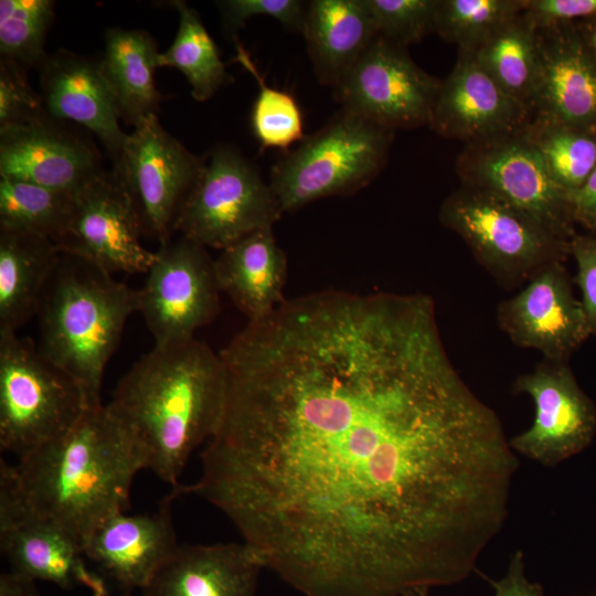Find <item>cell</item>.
Here are the masks:
<instances>
[{"mask_svg":"<svg viewBox=\"0 0 596 596\" xmlns=\"http://www.w3.org/2000/svg\"><path fill=\"white\" fill-rule=\"evenodd\" d=\"M227 398L185 486L304 596L460 583L502 530L519 467L424 294L285 300L220 351Z\"/></svg>","mask_w":596,"mask_h":596,"instance_id":"6da1fadb","label":"cell"},{"mask_svg":"<svg viewBox=\"0 0 596 596\" xmlns=\"http://www.w3.org/2000/svg\"><path fill=\"white\" fill-rule=\"evenodd\" d=\"M226 398L220 352L193 338L153 345L120 379L108 406L142 447L148 469L174 487L191 454L217 433Z\"/></svg>","mask_w":596,"mask_h":596,"instance_id":"7a4b0ae2","label":"cell"},{"mask_svg":"<svg viewBox=\"0 0 596 596\" xmlns=\"http://www.w3.org/2000/svg\"><path fill=\"white\" fill-rule=\"evenodd\" d=\"M12 467L28 508L84 545L102 523L126 510L134 478L148 461L128 427L102 404Z\"/></svg>","mask_w":596,"mask_h":596,"instance_id":"3957f363","label":"cell"},{"mask_svg":"<svg viewBox=\"0 0 596 596\" xmlns=\"http://www.w3.org/2000/svg\"><path fill=\"white\" fill-rule=\"evenodd\" d=\"M139 310V291L111 274L61 253L39 318L40 351L79 386L88 407L102 405L104 372L128 318Z\"/></svg>","mask_w":596,"mask_h":596,"instance_id":"277c9868","label":"cell"},{"mask_svg":"<svg viewBox=\"0 0 596 596\" xmlns=\"http://www.w3.org/2000/svg\"><path fill=\"white\" fill-rule=\"evenodd\" d=\"M393 137L394 130L341 108L274 164L269 184L281 212L366 187L385 167Z\"/></svg>","mask_w":596,"mask_h":596,"instance_id":"5b68a950","label":"cell"},{"mask_svg":"<svg viewBox=\"0 0 596 596\" xmlns=\"http://www.w3.org/2000/svg\"><path fill=\"white\" fill-rule=\"evenodd\" d=\"M440 223L457 233L477 262L507 289L528 283L545 267L565 263L571 241L503 199L462 184L439 209Z\"/></svg>","mask_w":596,"mask_h":596,"instance_id":"8992f818","label":"cell"},{"mask_svg":"<svg viewBox=\"0 0 596 596\" xmlns=\"http://www.w3.org/2000/svg\"><path fill=\"white\" fill-rule=\"evenodd\" d=\"M89 408L77 383L17 332H0V446L19 458L66 433Z\"/></svg>","mask_w":596,"mask_h":596,"instance_id":"52a82bcc","label":"cell"},{"mask_svg":"<svg viewBox=\"0 0 596 596\" xmlns=\"http://www.w3.org/2000/svg\"><path fill=\"white\" fill-rule=\"evenodd\" d=\"M281 215L270 184L256 166L235 147L219 145L204 156L177 233L221 251L258 228L273 226Z\"/></svg>","mask_w":596,"mask_h":596,"instance_id":"ba28073f","label":"cell"},{"mask_svg":"<svg viewBox=\"0 0 596 596\" xmlns=\"http://www.w3.org/2000/svg\"><path fill=\"white\" fill-rule=\"evenodd\" d=\"M203 162L204 157L189 151L161 126L158 115L134 126L113 170L131 198L143 236L160 245L173 237Z\"/></svg>","mask_w":596,"mask_h":596,"instance_id":"9c48e42d","label":"cell"},{"mask_svg":"<svg viewBox=\"0 0 596 596\" xmlns=\"http://www.w3.org/2000/svg\"><path fill=\"white\" fill-rule=\"evenodd\" d=\"M139 291V310L155 345L194 338L219 313L222 292L214 259L206 248L182 235L155 252Z\"/></svg>","mask_w":596,"mask_h":596,"instance_id":"30bf717a","label":"cell"},{"mask_svg":"<svg viewBox=\"0 0 596 596\" xmlns=\"http://www.w3.org/2000/svg\"><path fill=\"white\" fill-rule=\"evenodd\" d=\"M456 172L462 184L503 199L557 236L571 241L577 233L567 194L521 131L466 143L457 158Z\"/></svg>","mask_w":596,"mask_h":596,"instance_id":"8fae6325","label":"cell"},{"mask_svg":"<svg viewBox=\"0 0 596 596\" xmlns=\"http://www.w3.org/2000/svg\"><path fill=\"white\" fill-rule=\"evenodd\" d=\"M440 83L406 47L377 35L332 89L341 108L395 130L428 126Z\"/></svg>","mask_w":596,"mask_h":596,"instance_id":"7c38bea8","label":"cell"},{"mask_svg":"<svg viewBox=\"0 0 596 596\" xmlns=\"http://www.w3.org/2000/svg\"><path fill=\"white\" fill-rule=\"evenodd\" d=\"M0 546L12 572L63 589L86 588L109 596L106 578L86 564L82 543L56 523L32 512L23 501L12 465L0 460Z\"/></svg>","mask_w":596,"mask_h":596,"instance_id":"4fadbf2b","label":"cell"},{"mask_svg":"<svg viewBox=\"0 0 596 596\" xmlns=\"http://www.w3.org/2000/svg\"><path fill=\"white\" fill-rule=\"evenodd\" d=\"M142 236L131 198L111 169L73 194L70 222L56 247L111 275L146 274L155 252L143 246Z\"/></svg>","mask_w":596,"mask_h":596,"instance_id":"5bb4252c","label":"cell"},{"mask_svg":"<svg viewBox=\"0 0 596 596\" xmlns=\"http://www.w3.org/2000/svg\"><path fill=\"white\" fill-rule=\"evenodd\" d=\"M517 394L529 395L534 419L509 439L525 458L553 467L587 448L596 434V406L578 385L567 361L543 359L512 384Z\"/></svg>","mask_w":596,"mask_h":596,"instance_id":"9a60e30c","label":"cell"},{"mask_svg":"<svg viewBox=\"0 0 596 596\" xmlns=\"http://www.w3.org/2000/svg\"><path fill=\"white\" fill-rule=\"evenodd\" d=\"M103 171L94 142L46 111L0 127V177L74 194Z\"/></svg>","mask_w":596,"mask_h":596,"instance_id":"2e32d148","label":"cell"},{"mask_svg":"<svg viewBox=\"0 0 596 596\" xmlns=\"http://www.w3.org/2000/svg\"><path fill=\"white\" fill-rule=\"evenodd\" d=\"M564 264L545 267L497 307L498 324L514 344L552 361H567L592 336Z\"/></svg>","mask_w":596,"mask_h":596,"instance_id":"e0dca14e","label":"cell"},{"mask_svg":"<svg viewBox=\"0 0 596 596\" xmlns=\"http://www.w3.org/2000/svg\"><path fill=\"white\" fill-rule=\"evenodd\" d=\"M532 118L531 109L507 94L482 68L473 52L458 50L441 81L428 127L466 143L514 135Z\"/></svg>","mask_w":596,"mask_h":596,"instance_id":"ac0fdd59","label":"cell"},{"mask_svg":"<svg viewBox=\"0 0 596 596\" xmlns=\"http://www.w3.org/2000/svg\"><path fill=\"white\" fill-rule=\"evenodd\" d=\"M183 493V485L174 486L155 512L106 520L85 541L86 558L121 589L142 590L179 547L171 508Z\"/></svg>","mask_w":596,"mask_h":596,"instance_id":"d6986e66","label":"cell"},{"mask_svg":"<svg viewBox=\"0 0 596 596\" xmlns=\"http://www.w3.org/2000/svg\"><path fill=\"white\" fill-rule=\"evenodd\" d=\"M540 77L532 117L596 134V60L576 22L538 28Z\"/></svg>","mask_w":596,"mask_h":596,"instance_id":"ffe728a7","label":"cell"},{"mask_svg":"<svg viewBox=\"0 0 596 596\" xmlns=\"http://www.w3.org/2000/svg\"><path fill=\"white\" fill-rule=\"evenodd\" d=\"M46 113L93 132L115 161L127 140L113 91L99 60L67 50L49 54L38 70Z\"/></svg>","mask_w":596,"mask_h":596,"instance_id":"44dd1931","label":"cell"},{"mask_svg":"<svg viewBox=\"0 0 596 596\" xmlns=\"http://www.w3.org/2000/svg\"><path fill=\"white\" fill-rule=\"evenodd\" d=\"M247 543L184 544L142 589L143 596H255L260 571Z\"/></svg>","mask_w":596,"mask_h":596,"instance_id":"7402d4cb","label":"cell"},{"mask_svg":"<svg viewBox=\"0 0 596 596\" xmlns=\"http://www.w3.org/2000/svg\"><path fill=\"white\" fill-rule=\"evenodd\" d=\"M287 257L273 226L258 228L227 247L214 259L219 287L248 321L260 319L286 299Z\"/></svg>","mask_w":596,"mask_h":596,"instance_id":"603a6c76","label":"cell"},{"mask_svg":"<svg viewBox=\"0 0 596 596\" xmlns=\"http://www.w3.org/2000/svg\"><path fill=\"white\" fill-rule=\"evenodd\" d=\"M302 34L317 79L332 88L379 35L365 0L310 1Z\"/></svg>","mask_w":596,"mask_h":596,"instance_id":"cb8c5ba5","label":"cell"},{"mask_svg":"<svg viewBox=\"0 0 596 596\" xmlns=\"http://www.w3.org/2000/svg\"><path fill=\"white\" fill-rule=\"evenodd\" d=\"M60 259L50 240L0 228V332H17L38 315Z\"/></svg>","mask_w":596,"mask_h":596,"instance_id":"d4e9b609","label":"cell"},{"mask_svg":"<svg viewBox=\"0 0 596 596\" xmlns=\"http://www.w3.org/2000/svg\"><path fill=\"white\" fill-rule=\"evenodd\" d=\"M100 68L116 99L120 120L135 126L141 118L157 115L161 95L156 86L157 43L146 31L107 29Z\"/></svg>","mask_w":596,"mask_h":596,"instance_id":"484cf974","label":"cell"},{"mask_svg":"<svg viewBox=\"0 0 596 596\" xmlns=\"http://www.w3.org/2000/svg\"><path fill=\"white\" fill-rule=\"evenodd\" d=\"M475 55L507 94L532 111L540 77V46L538 28L523 11L503 23Z\"/></svg>","mask_w":596,"mask_h":596,"instance_id":"4316f807","label":"cell"},{"mask_svg":"<svg viewBox=\"0 0 596 596\" xmlns=\"http://www.w3.org/2000/svg\"><path fill=\"white\" fill-rule=\"evenodd\" d=\"M170 4L179 14V26L173 43L159 54L158 65L180 71L191 86L192 97L207 100L233 78L198 11L182 0Z\"/></svg>","mask_w":596,"mask_h":596,"instance_id":"83f0119b","label":"cell"},{"mask_svg":"<svg viewBox=\"0 0 596 596\" xmlns=\"http://www.w3.org/2000/svg\"><path fill=\"white\" fill-rule=\"evenodd\" d=\"M521 134L566 194L579 189L596 168L595 132L532 117Z\"/></svg>","mask_w":596,"mask_h":596,"instance_id":"f1b7e54d","label":"cell"},{"mask_svg":"<svg viewBox=\"0 0 596 596\" xmlns=\"http://www.w3.org/2000/svg\"><path fill=\"white\" fill-rule=\"evenodd\" d=\"M73 194L0 177V228L25 231L56 244L64 236Z\"/></svg>","mask_w":596,"mask_h":596,"instance_id":"f546056e","label":"cell"},{"mask_svg":"<svg viewBox=\"0 0 596 596\" xmlns=\"http://www.w3.org/2000/svg\"><path fill=\"white\" fill-rule=\"evenodd\" d=\"M233 62L241 64L257 82L258 95L251 114V126L263 149L277 148L289 151L304 136L301 109L295 97L266 84L245 47L236 41Z\"/></svg>","mask_w":596,"mask_h":596,"instance_id":"4dcf8cb0","label":"cell"},{"mask_svg":"<svg viewBox=\"0 0 596 596\" xmlns=\"http://www.w3.org/2000/svg\"><path fill=\"white\" fill-rule=\"evenodd\" d=\"M54 8L53 0H1L0 58L39 70L49 55L44 43Z\"/></svg>","mask_w":596,"mask_h":596,"instance_id":"1f68e13d","label":"cell"},{"mask_svg":"<svg viewBox=\"0 0 596 596\" xmlns=\"http://www.w3.org/2000/svg\"><path fill=\"white\" fill-rule=\"evenodd\" d=\"M523 11V0H438L435 33L458 50L476 52L503 23Z\"/></svg>","mask_w":596,"mask_h":596,"instance_id":"d6a6232c","label":"cell"},{"mask_svg":"<svg viewBox=\"0 0 596 596\" xmlns=\"http://www.w3.org/2000/svg\"><path fill=\"white\" fill-rule=\"evenodd\" d=\"M380 36L406 47L435 32L438 0H365Z\"/></svg>","mask_w":596,"mask_h":596,"instance_id":"836d02e7","label":"cell"},{"mask_svg":"<svg viewBox=\"0 0 596 596\" xmlns=\"http://www.w3.org/2000/svg\"><path fill=\"white\" fill-rule=\"evenodd\" d=\"M45 111L40 93L28 81L26 68L0 58V127L29 121Z\"/></svg>","mask_w":596,"mask_h":596,"instance_id":"e575fe53","label":"cell"},{"mask_svg":"<svg viewBox=\"0 0 596 596\" xmlns=\"http://www.w3.org/2000/svg\"><path fill=\"white\" fill-rule=\"evenodd\" d=\"M216 4L224 29L233 36L256 15L272 17L286 29L302 34L308 6L300 0H223Z\"/></svg>","mask_w":596,"mask_h":596,"instance_id":"d590c367","label":"cell"},{"mask_svg":"<svg viewBox=\"0 0 596 596\" xmlns=\"http://www.w3.org/2000/svg\"><path fill=\"white\" fill-rule=\"evenodd\" d=\"M577 265L575 283L579 287L590 334H596V233H576L570 243Z\"/></svg>","mask_w":596,"mask_h":596,"instance_id":"8d00e7d4","label":"cell"},{"mask_svg":"<svg viewBox=\"0 0 596 596\" xmlns=\"http://www.w3.org/2000/svg\"><path fill=\"white\" fill-rule=\"evenodd\" d=\"M523 12L536 28L596 17V0H523Z\"/></svg>","mask_w":596,"mask_h":596,"instance_id":"74e56055","label":"cell"},{"mask_svg":"<svg viewBox=\"0 0 596 596\" xmlns=\"http://www.w3.org/2000/svg\"><path fill=\"white\" fill-rule=\"evenodd\" d=\"M483 578L491 585L494 596H544L539 583L530 582L524 573V555L517 550L510 557L507 574L500 579Z\"/></svg>","mask_w":596,"mask_h":596,"instance_id":"f35d334b","label":"cell"},{"mask_svg":"<svg viewBox=\"0 0 596 596\" xmlns=\"http://www.w3.org/2000/svg\"><path fill=\"white\" fill-rule=\"evenodd\" d=\"M567 200L575 225L596 233V168L579 189L567 194Z\"/></svg>","mask_w":596,"mask_h":596,"instance_id":"ab89813d","label":"cell"},{"mask_svg":"<svg viewBox=\"0 0 596 596\" xmlns=\"http://www.w3.org/2000/svg\"><path fill=\"white\" fill-rule=\"evenodd\" d=\"M0 596H40L35 581L14 572L0 575Z\"/></svg>","mask_w":596,"mask_h":596,"instance_id":"60d3db41","label":"cell"},{"mask_svg":"<svg viewBox=\"0 0 596 596\" xmlns=\"http://www.w3.org/2000/svg\"><path fill=\"white\" fill-rule=\"evenodd\" d=\"M576 23L596 60V17L577 21Z\"/></svg>","mask_w":596,"mask_h":596,"instance_id":"b9f144b4","label":"cell"},{"mask_svg":"<svg viewBox=\"0 0 596 596\" xmlns=\"http://www.w3.org/2000/svg\"><path fill=\"white\" fill-rule=\"evenodd\" d=\"M403 596H430V594L428 588H415L405 593Z\"/></svg>","mask_w":596,"mask_h":596,"instance_id":"7bdbcfd3","label":"cell"}]
</instances>
